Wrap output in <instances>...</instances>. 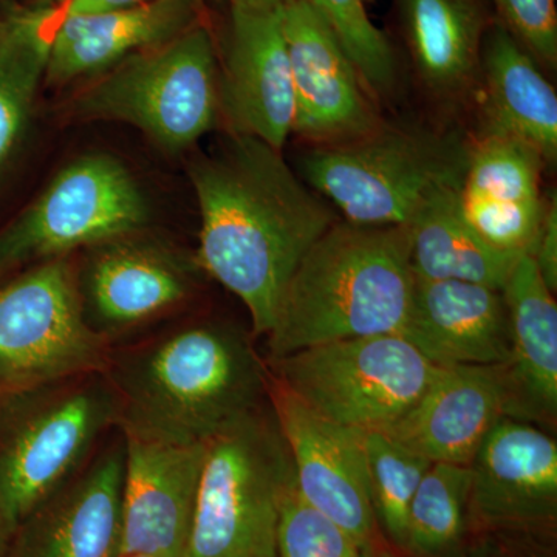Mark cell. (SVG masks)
I'll return each instance as SVG.
<instances>
[{
  "label": "cell",
  "instance_id": "277c9868",
  "mask_svg": "<svg viewBox=\"0 0 557 557\" xmlns=\"http://www.w3.org/2000/svg\"><path fill=\"white\" fill-rule=\"evenodd\" d=\"M104 372L0 395V518L11 533L119 428Z\"/></svg>",
  "mask_w": 557,
  "mask_h": 557
},
{
  "label": "cell",
  "instance_id": "8d00e7d4",
  "mask_svg": "<svg viewBox=\"0 0 557 557\" xmlns=\"http://www.w3.org/2000/svg\"><path fill=\"white\" fill-rule=\"evenodd\" d=\"M3 24H5V16H2V14H0V32H2Z\"/></svg>",
  "mask_w": 557,
  "mask_h": 557
},
{
  "label": "cell",
  "instance_id": "836d02e7",
  "mask_svg": "<svg viewBox=\"0 0 557 557\" xmlns=\"http://www.w3.org/2000/svg\"><path fill=\"white\" fill-rule=\"evenodd\" d=\"M231 9L255 11H278L293 0H228Z\"/></svg>",
  "mask_w": 557,
  "mask_h": 557
},
{
  "label": "cell",
  "instance_id": "d590c367",
  "mask_svg": "<svg viewBox=\"0 0 557 557\" xmlns=\"http://www.w3.org/2000/svg\"><path fill=\"white\" fill-rule=\"evenodd\" d=\"M120 557H164V556H153V555H121Z\"/></svg>",
  "mask_w": 557,
  "mask_h": 557
},
{
  "label": "cell",
  "instance_id": "4316f807",
  "mask_svg": "<svg viewBox=\"0 0 557 557\" xmlns=\"http://www.w3.org/2000/svg\"><path fill=\"white\" fill-rule=\"evenodd\" d=\"M471 480V467L431 465L410 502L405 548L432 557L456 552L463 537Z\"/></svg>",
  "mask_w": 557,
  "mask_h": 557
},
{
  "label": "cell",
  "instance_id": "d4e9b609",
  "mask_svg": "<svg viewBox=\"0 0 557 557\" xmlns=\"http://www.w3.org/2000/svg\"><path fill=\"white\" fill-rule=\"evenodd\" d=\"M412 60L438 95L467 90L480 65L485 14L478 0H398Z\"/></svg>",
  "mask_w": 557,
  "mask_h": 557
},
{
  "label": "cell",
  "instance_id": "ffe728a7",
  "mask_svg": "<svg viewBox=\"0 0 557 557\" xmlns=\"http://www.w3.org/2000/svg\"><path fill=\"white\" fill-rule=\"evenodd\" d=\"M78 287L90 327L112 343L188 299L193 278L170 252L126 236L95 245Z\"/></svg>",
  "mask_w": 557,
  "mask_h": 557
},
{
  "label": "cell",
  "instance_id": "e0dca14e",
  "mask_svg": "<svg viewBox=\"0 0 557 557\" xmlns=\"http://www.w3.org/2000/svg\"><path fill=\"white\" fill-rule=\"evenodd\" d=\"M437 368H500L511 329L500 289L461 281H416L401 333Z\"/></svg>",
  "mask_w": 557,
  "mask_h": 557
},
{
  "label": "cell",
  "instance_id": "4dcf8cb0",
  "mask_svg": "<svg viewBox=\"0 0 557 557\" xmlns=\"http://www.w3.org/2000/svg\"><path fill=\"white\" fill-rule=\"evenodd\" d=\"M502 25L534 61L548 69L557 62L556 0H493Z\"/></svg>",
  "mask_w": 557,
  "mask_h": 557
},
{
  "label": "cell",
  "instance_id": "cb8c5ba5",
  "mask_svg": "<svg viewBox=\"0 0 557 557\" xmlns=\"http://www.w3.org/2000/svg\"><path fill=\"white\" fill-rule=\"evenodd\" d=\"M460 186L440 189L406 226L413 276L416 281L472 282L502 292L520 256L487 247L469 228L458 200Z\"/></svg>",
  "mask_w": 557,
  "mask_h": 557
},
{
  "label": "cell",
  "instance_id": "9a60e30c",
  "mask_svg": "<svg viewBox=\"0 0 557 557\" xmlns=\"http://www.w3.org/2000/svg\"><path fill=\"white\" fill-rule=\"evenodd\" d=\"M219 104L234 135L284 148L295 124V91L281 10L231 9Z\"/></svg>",
  "mask_w": 557,
  "mask_h": 557
},
{
  "label": "cell",
  "instance_id": "7c38bea8",
  "mask_svg": "<svg viewBox=\"0 0 557 557\" xmlns=\"http://www.w3.org/2000/svg\"><path fill=\"white\" fill-rule=\"evenodd\" d=\"M281 22L295 91L293 132L330 146L379 129L369 91L317 2L293 0Z\"/></svg>",
  "mask_w": 557,
  "mask_h": 557
},
{
  "label": "cell",
  "instance_id": "ba28073f",
  "mask_svg": "<svg viewBox=\"0 0 557 557\" xmlns=\"http://www.w3.org/2000/svg\"><path fill=\"white\" fill-rule=\"evenodd\" d=\"M267 366L319 416L362 432L397 423L440 369L403 335L319 344L267 359Z\"/></svg>",
  "mask_w": 557,
  "mask_h": 557
},
{
  "label": "cell",
  "instance_id": "ac0fdd59",
  "mask_svg": "<svg viewBox=\"0 0 557 557\" xmlns=\"http://www.w3.org/2000/svg\"><path fill=\"white\" fill-rule=\"evenodd\" d=\"M469 505L497 525L549 522L557 509V445L533 423L502 417L471 463Z\"/></svg>",
  "mask_w": 557,
  "mask_h": 557
},
{
  "label": "cell",
  "instance_id": "e575fe53",
  "mask_svg": "<svg viewBox=\"0 0 557 557\" xmlns=\"http://www.w3.org/2000/svg\"><path fill=\"white\" fill-rule=\"evenodd\" d=\"M11 541H13V533L0 518V557H10Z\"/></svg>",
  "mask_w": 557,
  "mask_h": 557
},
{
  "label": "cell",
  "instance_id": "4fadbf2b",
  "mask_svg": "<svg viewBox=\"0 0 557 557\" xmlns=\"http://www.w3.org/2000/svg\"><path fill=\"white\" fill-rule=\"evenodd\" d=\"M123 483L124 438L116 428L115 438L16 528L10 557H120Z\"/></svg>",
  "mask_w": 557,
  "mask_h": 557
},
{
  "label": "cell",
  "instance_id": "5b68a950",
  "mask_svg": "<svg viewBox=\"0 0 557 557\" xmlns=\"http://www.w3.org/2000/svg\"><path fill=\"white\" fill-rule=\"evenodd\" d=\"M205 446L185 557H277L282 502L295 469L270 403Z\"/></svg>",
  "mask_w": 557,
  "mask_h": 557
},
{
  "label": "cell",
  "instance_id": "f546056e",
  "mask_svg": "<svg viewBox=\"0 0 557 557\" xmlns=\"http://www.w3.org/2000/svg\"><path fill=\"white\" fill-rule=\"evenodd\" d=\"M277 557H369L347 531L310 507L293 483L282 502Z\"/></svg>",
  "mask_w": 557,
  "mask_h": 557
},
{
  "label": "cell",
  "instance_id": "9c48e42d",
  "mask_svg": "<svg viewBox=\"0 0 557 557\" xmlns=\"http://www.w3.org/2000/svg\"><path fill=\"white\" fill-rule=\"evenodd\" d=\"M112 350L87 322L67 256L0 284V395L106 372Z\"/></svg>",
  "mask_w": 557,
  "mask_h": 557
},
{
  "label": "cell",
  "instance_id": "484cf974",
  "mask_svg": "<svg viewBox=\"0 0 557 557\" xmlns=\"http://www.w3.org/2000/svg\"><path fill=\"white\" fill-rule=\"evenodd\" d=\"M53 24L49 5L5 14L0 32V172L20 145L46 78Z\"/></svg>",
  "mask_w": 557,
  "mask_h": 557
},
{
  "label": "cell",
  "instance_id": "603a6c76",
  "mask_svg": "<svg viewBox=\"0 0 557 557\" xmlns=\"http://www.w3.org/2000/svg\"><path fill=\"white\" fill-rule=\"evenodd\" d=\"M480 65L486 86L487 132L527 143L542 159L557 156V97L537 62L496 24L483 36Z\"/></svg>",
  "mask_w": 557,
  "mask_h": 557
},
{
  "label": "cell",
  "instance_id": "7a4b0ae2",
  "mask_svg": "<svg viewBox=\"0 0 557 557\" xmlns=\"http://www.w3.org/2000/svg\"><path fill=\"white\" fill-rule=\"evenodd\" d=\"M106 375L123 434L194 445L269 403L270 370L239 332L218 324L175 330L110 354Z\"/></svg>",
  "mask_w": 557,
  "mask_h": 557
},
{
  "label": "cell",
  "instance_id": "5bb4252c",
  "mask_svg": "<svg viewBox=\"0 0 557 557\" xmlns=\"http://www.w3.org/2000/svg\"><path fill=\"white\" fill-rule=\"evenodd\" d=\"M123 438L121 555L185 557L207 442L174 445L129 434Z\"/></svg>",
  "mask_w": 557,
  "mask_h": 557
},
{
  "label": "cell",
  "instance_id": "6da1fadb",
  "mask_svg": "<svg viewBox=\"0 0 557 557\" xmlns=\"http://www.w3.org/2000/svg\"><path fill=\"white\" fill-rule=\"evenodd\" d=\"M189 177L201 222L196 262L244 302L255 335L267 336L289 278L335 214L258 138L233 134L194 161Z\"/></svg>",
  "mask_w": 557,
  "mask_h": 557
},
{
  "label": "cell",
  "instance_id": "7402d4cb",
  "mask_svg": "<svg viewBox=\"0 0 557 557\" xmlns=\"http://www.w3.org/2000/svg\"><path fill=\"white\" fill-rule=\"evenodd\" d=\"M197 0H150L132 9L62 17L51 28L46 79L70 83L110 69L194 27Z\"/></svg>",
  "mask_w": 557,
  "mask_h": 557
},
{
  "label": "cell",
  "instance_id": "52a82bcc",
  "mask_svg": "<svg viewBox=\"0 0 557 557\" xmlns=\"http://www.w3.org/2000/svg\"><path fill=\"white\" fill-rule=\"evenodd\" d=\"M110 69L76 97L73 110L81 119L131 124L174 152L199 141L218 123L214 42L201 25Z\"/></svg>",
  "mask_w": 557,
  "mask_h": 557
},
{
  "label": "cell",
  "instance_id": "2e32d148",
  "mask_svg": "<svg viewBox=\"0 0 557 557\" xmlns=\"http://www.w3.org/2000/svg\"><path fill=\"white\" fill-rule=\"evenodd\" d=\"M541 153L507 135L491 134L468 156L461 180V214L487 247L530 255L544 220Z\"/></svg>",
  "mask_w": 557,
  "mask_h": 557
},
{
  "label": "cell",
  "instance_id": "d6986e66",
  "mask_svg": "<svg viewBox=\"0 0 557 557\" xmlns=\"http://www.w3.org/2000/svg\"><path fill=\"white\" fill-rule=\"evenodd\" d=\"M508 416L500 368H440L426 392L384 434L432 463L471 467L487 432Z\"/></svg>",
  "mask_w": 557,
  "mask_h": 557
},
{
  "label": "cell",
  "instance_id": "3957f363",
  "mask_svg": "<svg viewBox=\"0 0 557 557\" xmlns=\"http://www.w3.org/2000/svg\"><path fill=\"white\" fill-rule=\"evenodd\" d=\"M413 288L406 226L335 222L289 278L265 336L269 359L335 341L401 335Z\"/></svg>",
  "mask_w": 557,
  "mask_h": 557
},
{
  "label": "cell",
  "instance_id": "44dd1931",
  "mask_svg": "<svg viewBox=\"0 0 557 557\" xmlns=\"http://www.w3.org/2000/svg\"><path fill=\"white\" fill-rule=\"evenodd\" d=\"M511 329L504 369L508 416L555 423L557 413V306L555 293L530 255L520 256L502 289Z\"/></svg>",
  "mask_w": 557,
  "mask_h": 557
},
{
  "label": "cell",
  "instance_id": "d6a6232c",
  "mask_svg": "<svg viewBox=\"0 0 557 557\" xmlns=\"http://www.w3.org/2000/svg\"><path fill=\"white\" fill-rule=\"evenodd\" d=\"M150 0H61L57 7H50L53 20L62 17L91 16V14L110 13L132 9Z\"/></svg>",
  "mask_w": 557,
  "mask_h": 557
},
{
  "label": "cell",
  "instance_id": "83f0119b",
  "mask_svg": "<svg viewBox=\"0 0 557 557\" xmlns=\"http://www.w3.org/2000/svg\"><path fill=\"white\" fill-rule=\"evenodd\" d=\"M364 449L376 519L405 548L410 502L432 461L381 431L364 432Z\"/></svg>",
  "mask_w": 557,
  "mask_h": 557
},
{
  "label": "cell",
  "instance_id": "1f68e13d",
  "mask_svg": "<svg viewBox=\"0 0 557 557\" xmlns=\"http://www.w3.org/2000/svg\"><path fill=\"white\" fill-rule=\"evenodd\" d=\"M536 263L539 274L547 287L556 293L557 289V207L556 199L547 207L541 230L530 252Z\"/></svg>",
  "mask_w": 557,
  "mask_h": 557
},
{
  "label": "cell",
  "instance_id": "f1b7e54d",
  "mask_svg": "<svg viewBox=\"0 0 557 557\" xmlns=\"http://www.w3.org/2000/svg\"><path fill=\"white\" fill-rule=\"evenodd\" d=\"M343 44L373 100L391 94L397 60L384 33L366 13L364 0H314Z\"/></svg>",
  "mask_w": 557,
  "mask_h": 557
},
{
  "label": "cell",
  "instance_id": "8992f818",
  "mask_svg": "<svg viewBox=\"0 0 557 557\" xmlns=\"http://www.w3.org/2000/svg\"><path fill=\"white\" fill-rule=\"evenodd\" d=\"M468 156L442 139L403 129L317 146L300 161L302 175L332 201L344 222L408 226L440 189L460 186Z\"/></svg>",
  "mask_w": 557,
  "mask_h": 557
},
{
  "label": "cell",
  "instance_id": "8fae6325",
  "mask_svg": "<svg viewBox=\"0 0 557 557\" xmlns=\"http://www.w3.org/2000/svg\"><path fill=\"white\" fill-rule=\"evenodd\" d=\"M269 403L287 443L300 496L369 555L376 516L364 432L319 416L271 372Z\"/></svg>",
  "mask_w": 557,
  "mask_h": 557
},
{
  "label": "cell",
  "instance_id": "30bf717a",
  "mask_svg": "<svg viewBox=\"0 0 557 557\" xmlns=\"http://www.w3.org/2000/svg\"><path fill=\"white\" fill-rule=\"evenodd\" d=\"M148 218L145 197L120 161L108 156L75 160L0 230V284L73 249L131 236Z\"/></svg>",
  "mask_w": 557,
  "mask_h": 557
}]
</instances>
